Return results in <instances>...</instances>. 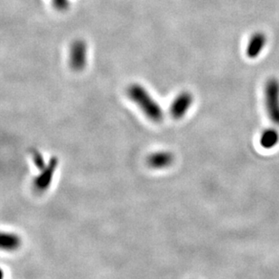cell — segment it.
<instances>
[{"mask_svg": "<svg viewBox=\"0 0 279 279\" xmlns=\"http://www.w3.org/2000/svg\"><path fill=\"white\" fill-rule=\"evenodd\" d=\"M129 99L136 103L144 114L150 119L151 121L160 123L164 119V111L159 106L147 90L140 84L130 85L127 91Z\"/></svg>", "mask_w": 279, "mask_h": 279, "instance_id": "cell-1", "label": "cell"}, {"mask_svg": "<svg viewBox=\"0 0 279 279\" xmlns=\"http://www.w3.org/2000/svg\"><path fill=\"white\" fill-rule=\"evenodd\" d=\"M265 102L268 116L272 122L279 126V81L269 79L265 87Z\"/></svg>", "mask_w": 279, "mask_h": 279, "instance_id": "cell-2", "label": "cell"}, {"mask_svg": "<svg viewBox=\"0 0 279 279\" xmlns=\"http://www.w3.org/2000/svg\"><path fill=\"white\" fill-rule=\"evenodd\" d=\"M59 160L54 156L50 159L44 169L41 170V173L33 179V187L34 191L37 193H44L50 187Z\"/></svg>", "mask_w": 279, "mask_h": 279, "instance_id": "cell-3", "label": "cell"}, {"mask_svg": "<svg viewBox=\"0 0 279 279\" xmlns=\"http://www.w3.org/2000/svg\"><path fill=\"white\" fill-rule=\"evenodd\" d=\"M87 45L83 40H75L70 48L69 63L75 72H81L86 66L87 59Z\"/></svg>", "mask_w": 279, "mask_h": 279, "instance_id": "cell-4", "label": "cell"}, {"mask_svg": "<svg viewBox=\"0 0 279 279\" xmlns=\"http://www.w3.org/2000/svg\"><path fill=\"white\" fill-rule=\"evenodd\" d=\"M194 98L190 92H181L176 99H173V102L170 107V115L175 119H180L184 118V115L186 114Z\"/></svg>", "mask_w": 279, "mask_h": 279, "instance_id": "cell-5", "label": "cell"}, {"mask_svg": "<svg viewBox=\"0 0 279 279\" xmlns=\"http://www.w3.org/2000/svg\"><path fill=\"white\" fill-rule=\"evenodd\" d=\"M175 160L173 154L169 151H158L149 154L147 158V165L154 169H163L169 167Z\"/></svg>", "mask_w": 279, "mask_h": 279, "instance_id": "cell-6", "label": "cell"}, {"mask_svg": "<svg viewBox=\"0 0 279 279\" xmlns=\"http://www.w3.org/2000/svg\"><path fill=\"white\" fill-rule=\"evenodd\" d=\"M267 42V38L264 33L261 32H257L250 37V42L247 47V55L250 58H257L260 55L261 51H263L265 44Z\"/></svg>", "mask_w": 279, "mask_h": 279, "instance_id": "cell-7", "label": "cell"}, {"mask_svg": "<svg viewBox=\"0 0 279 279\" xmlns=\"http://www.w3.org/2000/svg\"><path fill=\"white\" fill-rule=\"evenodd\" d=\"M21 245V239L19 235L11 232H2L0 238L1 249L6 251H14Z\"/></svg>", "mask_w": 279, "mask_h": 279, "instance_id": "cell-8", "label": "cell"}, {"mask_svg": "<svg viewBox=\"0 0 279 279\" xmlns=\"http://www.w3.org/2000/svg\"><path fill=\"white\" fill-rule=\"evenodd\" d=\"M278 141L279 133L275 129H266L260 136V145L267 149H271L275 147Z\"/></svg>", "mask_w": 279, "mask_h": 279, "instance_id": "cell-9", "label": "cell"}, {"mask_svg": "<svg viewBox=\"0 0 279 279\" xmlns=\"http://www.w3.org/2000/svg\"><path fill=\"white\" fill-rule=\"evenodd\" d=\"M32 158H33V164L39 170L44 169L47 165V164H45L44 158H43V155L39 151L36 150V149L32 150Z\"/></svg>", "mask_w": 279, "mask_h": 279, "instance_id": "cell-10", "label": "cell"}, {"mask_svg": "<svg viewBox=\"0 0 279 279\" xmlns=\"http://www.w3.org/2000/svg\"><path fill=\"white\" fill-rule=\"evenodd\" d=\"M55 9L59 11H65L69 8V0H53Z\"/></svg>", "mask_w": 279, "mask_h": 279, "instance_id": "cell-11", "label": "cell"}]
</instances>
